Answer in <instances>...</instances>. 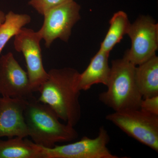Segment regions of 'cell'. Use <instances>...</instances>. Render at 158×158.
Instances as JSON below:
<instances>
[{
    "label": "cell",
    "instance_id": "obj_1",
    "mask_svg": "<svg viewBox=\"0 0 158 158\" xmlns=\"http://www.w3.org/2000/svg\"><path fill=\"white\" fill-rule=\"evenodd\" d=\"M40 86L38 100L48 105L67 124L74 127L81 117L80 73L75 69H52Z\"/></svg>",
    "mask_w": 158,
    "mask_h": 158
},
{
    "label": "cell",
    "instance_id": "obj_2",
    "mask_svg": "<svg viewBox=\"0 0 158 158\" xmlns=\"http://www.w3.org/2000/svg\"><path fill=\"white\" fill-rule=\"evenodd\" d=\"M24 115L29 136L40 146L52 148L57 143L71 142L78 137L73 127L61 123L53 110L34 96L27 101Z\"/></svg>",
    "mask_w": 158,
    "mask_h": 158
},
{
    "label": "cell",
    "instance_id": "obj_3",
    "mask_svg": "<svg viewBox=\"0 0 158 158\" xmlns=\"http://www.w3.org/2000/svg\"><path fill=\"white\" fill-rule=\"evenodd\" d=\"M136 66L124 57L112 61L107 90L99 99L114 112L140 109L143 98L136 84Z\"/></svg>",
    "mask_w": 158,
    "mask_h": 158
},
{
    "label": "cell",
    "instance_id": "obj_4",
    "mask_svg": "<svg viewBox=\"0 0 158 158\" xmlns=\"http://www.w3.org/2000/svg\"><path fill=\"white\" fill-rule=\"evenodd\" d=\"M106 118L128 135L158 152V115L140 109L114 112Z\"/></svg>",
    "mask_w": 158,
    "mask_h": 158
},
{
    "label": "cell",
    "instance_id": "obj_5",
    "mask_svg": "<svg viewBox=\"0 0 158 158\" xmlns=\"http://www.w3.org/2000/svg\"><path fill=\"white\" fill-rule=\"evenodd\" d=\"M81 6L71 0L56 6L43 15V23L38 32L49 48L53 42L59 39L67 42L74 26L81 19Z\"/></svg>",
    "mask_w": 158,
    "mask_h": 158
},
{
    "label": "cell",
    "instance_id": "obj_6",
    "mask_svg": "<svg viewBox=\"0 0 158 158\" xmlns=\"http://www.w3.org/2000/svg\"><path fill=\"white\" fill-rule=\"evenodd\" d=\"M131 48L124 58L137 66L156 55L158 48V24L149 16H142L131 24L127 32Z\"/></svg>",
    "mask_w": 158,
    "mask_h": 158
},
{
    "label": "cell",
    "instance_id": "obj_7",
    "mask_svg": "<svg viewBox=\"0 0 158 158\" xmlns=\"http://www.w3.org/2000/svg\"><path fill=\"white\" fill-rule=\"evenodd\" d=\"M15 50L22 53L27 65V73L33 92L38 91L48 77L43 63L40 41L42 37L38 31L23 27L14 36Z\"/></svg>",
    "mask_w": 158,
    "mask_h": 158
},
{
    "label": "cell",
    "instance_id": "obj_8",
    "mask_svg": "<svg viewBox=\"0 0 158 158\" xmlns=\"http://www.w3.org/2000/svg\"><path fill=\"white\" fill-rule=\"evenodd\" d=\"M110 135L103 126L94 138L84 137L79 141L52 148L43 147L44 158H118L107 148Z\"/></svg>",
    "mask_w": 158,
    "mask_h": 158
},
{
    "label": "cell",
    "instance_id": "obj_9",
    "mask_svg": "<svg viewBox=\"0 0 158 158\" xmlns=\"http://www.w3.org/2000/svg\"><path fill=\"white\" fill-rule=\"evenodd\" d=\"M27 73L11 52L0 56V94L2 97L30 99L34 97Z\"/></svg>",
    "mask_w": 158,
    "mask_h": 158
},
{
    "label": "cell",
    "instance_id": "obj_10",
    "mask_svg": "<svg viewBox=\"0 0 158 158\" xmlns=\"http://www.w3.org/2000/svg\"><path fill=\"white\" fill-rule=\"evenodd\" d=\"M27 101L23 98H0V138L29 136L24 115Z\"/></svg>",
    "mask_w": 158,
    "mask_h": 158
},
{
    "label": "cell",
    "instance_id": "obj_11",
    "mask_svg": "<svg viewBox=\"0 0 158 158\" xmlns=\"http://www.w3.org/2000/svg\"><path fill=\"white\" fill-rule=\"evenodd\" d=\"M109 56V53L99 49L92 58L87 68L80 73L79 88L81 91L89 90L96 84L107 86L111 73Z\"/></svg>",
    "mask_w": 158,
    "mask_h": 158
},
{
    "label": "cell",
    "instance_id": "obj_12",
    "mask_svg": "<svg viewBox=\"0 0 158 158\" xmlns=\"http://www.w3.org/2000/svg\"><path fill=\"white\" fill-rule=\"evenodd\" d=\"M135 78L143 98L158 95V57L156 55L136 66Z\"/></svg>",
    "mask_w": 158,
    "mask_h": 158
},
{
    "label": "cell",
    "instance_id": "obj_13",
    "mask_svg": "<svg viewBox=\"0 0 158 158\" xmlns=\"http://www.w3.org/2000/svg\"><path fill=\"white\" fill-rule=\"evenodd\" d=\"M0 158H44V148L25 138L0 140Z\"/></svg>",
    "mask_w": 158,
    "mask_h": 158
},
{
    "label": "cell",
    "instance_id": "obj_14",
    "mask_svg": "<svg viewBox=\"0 0 158 158\" xmlns=\"http://www.w3.org/2000/svg\"><path fill=\"white\" fill-rule=\"evenodd\" d=\"M110 27L100 49L110 54L113 48L127 34L131 23L124 11L116 12L110 19Z\"/></svg>",
    "mask_w": 158,
    "mask_h": 158
},
{
    "label": "cell",
    "instance_id": "obj_15",
    "mask_svg": "<svg viewBox=\"0 0 158 158\" xmlns=\"http://www.w3.org/2000/svg\"><path fill=\"white\" fill-rule=\"evenodd\" d=\"M31 20L28 14H18L12 11L6 14L5 22L0 26V55L9 40Z\"/></svg>",
    "mask_w": 158,
    "mask_h": 158
},
{
    "label": "cell",
    "instance_id": "obj_16",
    "mask_svg": "<svg viewBox=\"0 0 158 158\" xmlns=\"http://www.w3.org/2000/svg\"><path fill=\"white\" fill-rule=\"evenodd\" d=\"M69 1L71 0H30L28 4L43 16L50 9Z\"/></svg>",
    "mask_w": 158,
    "mask_h": 158
},
{
    "label": "cell",
    "instance_id": "obj_17",
    "mask_svg": "<svg viewBox=\"0 0 158 158\" xmlns=\"http://www.w3.org/2000/svg\"><path fill=\"white\" fill-rule=\"evenodd\" d=\"M140 109L148 113L158 115V95L143 98Z\"/></svg>",
    "mask_w": 158,
    "mask_h": 158
},
{
    "label": "cell",
    "instance_id": "obj_18",
    "mask_svg": "<svg viewBox=\"0 0 158 158\" xmlns=\"http://www.w3.org/2000/svg\"><path fill=\"white\" fill-rule=\"evenodd\" d=\"M6 14L0 7V26L2 25L5 22L6 20Z\"/></svg>",
    "mask_w": 158,
    "mask_h": 158
}]
</instances>
